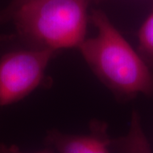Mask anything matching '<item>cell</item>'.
I'll return each instance as SVG.
<instances>
[{"label":"cell","instance_id":"obj_3","mask_svg":"<svg viewBox=\"0 0 153 153\" xmlns=\"http://www.w3.org/2000/svg\"><path fill=\"white\" fill-rule=\"evenodd\" d=\"M58 52L25 46L0 56V106L16 103L43 84L45 71Z\"/></svg>","mask_w":153,"mask_h":153},{"label":"cell","instance_id":"obj_8","mask_svg":"<svg viewBox=\"0 0 153 153\" xmlns=\"http://www.w3.org/2000/svg\"><path fill=\"white\" fill-rule=\"evenodd\" d=\"M0 153H55L52 150L44 149L41 151H38L35 152H24L20 150V148L16 146H8L5 144H0Z\"/></svg>","mask_w":153,"mask_h":153},{"label":"cell","instance_id":"obj_7","mask_svg":"<svg viewBox=\"0 0 153 153\" xmlns=\"http://www.w3.org/2000/svg\"><path fill=\"white\" fill-rule=\"evenodd\" d=\"M28 1L30 0H12L9 5L6 6L4 9L0 10V24L10 22L12 14L20 6Z\"/></svg>","mask_w":153,"mask_h":153},{"label":"cell","instance_id":"obj_4","mask_svg":"<svg viewBox=\"0 0 153 153\" xmlns=\"http://www.w3.org/2000/svg\"><path fill=\"white\" fill-rule=\"evenodd\" d=\"M46 142L58 153H111V140L107 133V124L94 120L86 134H68L58 130L47 134Z\"/></svg>","mask_w":153,"mask_h":153},{"label":"cell","instance_id":"obj_6","mask_svg":"<svg viewBox=\"0 0 153 153\" xmlns=\"http://www.w3.org/2000/svg\"><path fill=\"white\" fill-rule=\"evenodd\" d=\"M139 53L153 66V10L143 22L138 33ZM148 64V63H147Z\"/></svg>","mask_w":153,"mask_h":153},{"label":"cell","instance_id":"obj_1","mask_svg":"<svg viewBox=\"0 0 153 153\" xmlns=\"http://www.w3.org/2000/svg\"><path fill=\"white\" fill-rule=\"evenodd\" d=\"M90 20L97 30L77 49L94 75L119 97L153 94V73L103 11L94 10Z\"/></svg>","mask_w":153,"mask_h":153},{"label":"cell","instance_id":"obj_5","mask_svg":"<svg viewBox=\"0 0 153 153\" xmlns=\"http://www.w3.org/2000/svg\"><path fill=\"white\" fill-rule=\"evenodd\" d=\"M111 148L117 153H153L144 133L140 117L138 112L134 111L132 114L128 134L111 140Z\"/></svg>","mask_w":153,"mask_h":153},{"label":"cell","instance_id":"obj_2","mask_svg":"<svg viewBox=\"0 0 153 153\" xmlns=\"http://www.w3.org/2000/svg\"><path fill=\"white\" fill-rule=\"evenodd\" d=\"M100 0H30L21 5L10 22L25 46L61 49L78 48L86 39L88 7Z\"/></svg>","mask_w":153,"mask_h":153}]
</instances>
